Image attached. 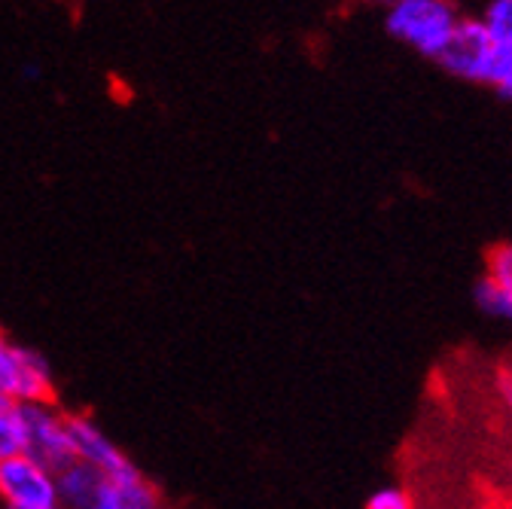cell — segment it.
Wrapping results in <instances>:
<instances>
[{"label": "cell", "mask_w": 512, "mask_h": 509, "mask_svg": "<svg viewBox=\"0 0 512 509\" xmlns=\"http://www.w3.org/2000/svg\"><path fill=\"white\" fill-rule=\"evenodd\" d=\"M458 80L500 89L512 77V49L497 43L482 19H461L452 40L436 58Z\"/></svg>", "instance_id": "6da1fadb"}, {"label": "cell", "mask_w": 512, "mask_h": 509, "mask_svg": "<svg viewBox=\"0 0 512 509\" xmlns=\"http://www.w3.org/2000/svg\"><path fill=\"white\" fill-rule=\"evenodd\" d=\"M461 13L452 0H400L384 16V28L424 58H439L452 40Z\"/></svg>", "instance_id": "7a4b0ae2"}, {"label": "cell", "mask_w": 512, "mask_h": 509, "mask_svg": "<svg viewBox=\"0 0 512 509\" xmlns=\"http://www.w3.org/2000/svg\"><path fill=\"white\" fill-rule=\"evenodd\" d=\"M68 430H71L74 461L89 464L107 482H135L144 476L138 470V464L101 430V424L95 418H89L83 412H68Z\"/></svg>", "instance_id": "3957f363"}, {"label": "cell", "mask_w": 512, "mask_h": 509, "mask_svg": "<svg viewBox=\"0 0 512 509\" xmlns=\"http://www.w3.org/2000/svg\"><path fill=\"white\" fill-rule=\"evenodd\" d=\"M25 415V452L58 473L74 461L71 449V430H68V412L55 403H31L22 406Z\"/></svg>", "instance_id": "277c9868"}, {"label": "cell", "mask_w": 512, "mask_h": 509, "mask_svg": "<svg viewBox=\"0 0 512 509\" xmlns=\"http://www.w3.org/2000/svg\"><path fill=\"white\" fill-rule=\"evenodd\" d=\"M0 503L4 509H52L58 506L55 473L28 452L0 461Z\"/></svg>", "instance_id": "5b68a950"}, {"label": "cell", "mask_w": 512, "mask_h": 509, "mask_svg": "<svg viewBox=\"0 0 512 509\" xmlns=\"http://www.w3.org/2000/svg\"><path fill=\"white\" fill-rule=\"evenodd\" d=\"M107 479L92 470L83 461H71L55 473V488H58V506L64 509H92L104 491Z\"/></svg>", "instance_id": "8992f818"}, {"label": "cell", "mask_w": 512, "mask_h": 509, "mask_svg": "<svg viewBox=\"0 0 512 509\" xmlns=\"http://www.w3.org/2000/svg\"><path fill=\"white\" fill-rule=\"evenodd\" d=\"M92 509H171V506L159 497L156 485L147 476H141L135 482H107Z\"/></svg>", "instance_id": "52a82bcc"}, {"label": "cell", "mask_w": 512, "mask_h": 509, "mask_svg": "<svg viewBox=\"0 0 512 509\" xmlns=\"http://www.w3.org/2000/svg\"><path fill=\"white\" fill-rule=\"evenodd\" d=\"M25 452V415L22 406L0 397V461Z\"/></svg>", "instance_id": "ba28073f"}, {"label": "cell", "mask_w": 512, "mask_h": 509, "mask_svg": "<svg viewBox=\"0 0 512 509\" xmlns=\"http://www.w3.org/2000/svg\"><path fill=\"white\" fill-rule=\"evenodd\" d=\"M473 299H476L482 314H488V317H494V321H503V324L512 327V293H506L494 281L482 278L476 284V290H473Z\"/></svg>", "instance_id": "9c48e42d"}, {"label": "cell", "mask_w": 512, "mask_h": 509, "mask_svg": "<svg viewBox=\"0 0 512 509\" xmlns=\"http://www.w3.org/2000/svg\"><path fill=\"white\" fill-rule=\"evenodd\" d=\"M485 28L494 34L497 43L512 49V0H491L482 16Z\"/></svg>", "instance_id": "30bf717a"}, {"label": "cell", "mask_w": 512, "mask_h": 509, "mask_svg": "<svg viewBox=\"0 0 512 509\" xmlns=\"http://www.w3.org/2000/svg\"><path fill=\"white\" fill-rule=\"evenodd\" d=\"M485 278H488V281H494L500 290L512 293V241H503V244L491 247Z\"/></svg>", "instance_id": "8fae6325"}, {"label": "cell", "mask_w": 512, "mask_h": 509, "mask_svg": "<svg viewBox=\"0 0 512 509\" xmlns=\"http://www.w3.org/2000/svg\"><path fill=\"white\" fill-rule=\"evenodd\" d=\"M363 509H415V500L400 485H381L366 497Z\"/></svg>", "instance_id": "7c38bea8"}, {"label": "cell", "mask_w": 512, "mask_h": 509, "mask_svg": "<svg viewBox=\"0 0 512 509\" xmlns=\"http://www.w3.org/2000/svg\"><path fill=\"white\" fill-rule=\"evenodd\" d=\"M13 366H16V342H10L4 330H0V397H7V400H10Z\"/></svg>", "instance_id": "4fadbf2b"}, {"label": "cell", "mask_w": 512, "mask_h": 509, "mask_svg": "<svg viewBox=\"0 0 512 509\" xmlns=\"http://www.w3.org/2000/svg\"><path fill=\"white\" fill-rule=\"evenodd\" d=\"M500 397H503V403H506V409L512 412V372H506V375H500Z\"/></svg>", "instance_id": "5bb4252c"}, {"label": "cell", "mask_w": 512, "mask_h": 509, "mask_svg": "<svg viewBox=\"0 0 512 509\" xmlns=\"http://www.w3.org/2000/svg\"><path fill=\"white\" fill-rule=\"evenodd\" d=\"M22 77L25 80H37L40 77V68L37 65H22Z\"/></svg>", "instance_id": "9a60e30c"}, {"label": "cell", "mask_w": 512, "mask_h": 509, "mask_svg": "<svg viewBox=\"0 0 512 509\" xmlns=\"http://www.w3.org/2000/svg\"><path fill=\"white\" fill-rule=\"evenodd\" d=\"M366 4H375V7H384V10H391L394 4H400V0H366Z\"/></svg>", "instance_id": "2e32d148"}, {"label": "cell", "mask_w": 512, "mask_h": 509, "mask_svg": "<svg viewBox=\"0 0 512 509\" xmlns=\"http://www.w3.org/2000/svg\"><path fill=\"white\" fill-rule=\"evenodd\" d=\"M497 92H500L503 98H509V101H512V77H509V80H506V83H503V86H500Z\"/></svg>", "instance_id": "e0dca14e"}, {"label": "cell", "mask_w": 512, "mask_h": 509, "mask_svg": "<svg viewBox=\"0 0 512 509\" xmlns=\"http://www.w3.org/2000/svg\"><path fill=\"white\" fill-rule=\"evenodd\" d=\"M52 509H64V506H52Z\"/></svg>", "instance_id": "ac0fdd59"}]
</instances>
